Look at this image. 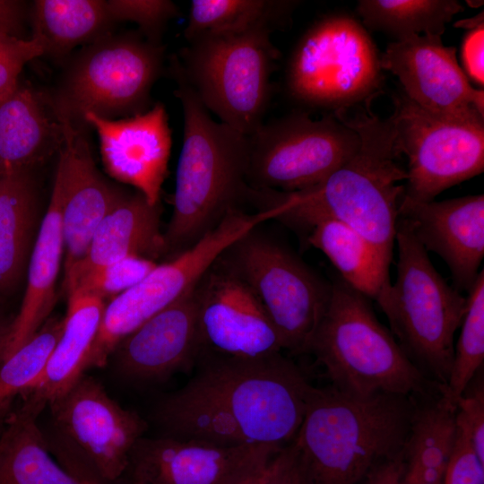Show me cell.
<instances>
[{"instance_id": "6da1fadb", "label": "cell", "mask_w": 484, "mask_h": 484, "mask_svg": "<svg viewBox=\"0 0 484 484\" xmlns=\"http://www.w3.org/2000/svg\"><path fill=\"white\" fill-rule=\"evenodd\" d=\"M187 384L156 408L167 436L219 445L284 448L296 436L314 386L281 353L238 358L201 351Z\"/></svg>"}, {"instance_id": "7a4b0ae2", "label": "cell", "mask_w": 484, "mask_h": 484, "mask_svg": "<svg viewBox=\"0 0 484 484\" xmlns=\"http://www.w3.org/2000/svg\"><path fill=\"white\" fill-rule=\"evenodd\" d=\"M359 134L358 152L319 184L295 192L254 190L247 201L257 209L272 208L276 218L304 229L320 218L340 220L357 230L389 271L406 169L397 159L391 117L382 119L367 108L353 117L341 112Z\"/></svg>"}, {"instance_id": "3957f363", "label": "cell", "mask_w": 484, "mask_h": 484, "mask_svg": "<svg viewBox=\"0 0 484 484\" xmlns=\"http://www.w3.org/2000/svg\"><path fill=\"white\" fill-rule=\"evenodd\" d=\"M411 397L314 387L290 444L305 484H357L403 452L416 405Z\"/></svg>"}, {"instance_id": "277c9868", "label": "cell", "mask_w": 484, "mask_h": 484, "mask_svg": "<svg viewBox=\"0 0 484 484\" xmlns=\"http://www.w3.org/2000/svg\"><path fill=\"white\" fill-rule=\"evenodd\" d=\"M184 117L167 253L188 248L246 200L248 136L215 121L172 60Z\"/></svg>"}, {"instance_id": "5b68a950", "label": "cell", "mask_w": 484, "mask_h": 484, "mask_svg": "<svg viewBox=\"0 0 484 484\" xmlns=\"http://www.w3.org/2000/svg\"><path fill=\"white\" fill-rule=\"evenodd\" d=\"M308 352L324 367L331 385L350 394L411 396L429 390L428 377L378 321L368 298L341 279L331 283Z\"/></svg>"}, {"instance_id": "8992f818", "label": "cell", "mask_w": 484, "mask_h": 484, "mask_svg": "<svg viewBox=\"0 0 484 484\" xmlns=\"http://www.w3.org/2000/svg\"><path fill=\"white\" fill-rule=\"evenodd\" d=\"M397 278L375 298L392 333L411 362L437 385H446L454 359V338L467 297L449 285L432 264L409 224L398 218Z\"/></svg>"}, {"instance_id": "52a82bcc", "label": "cell", "mask_w": 484, "mask_h": 484, "mask_svg": "<svg viewBox=\"0 0 484 484\" xmlns=\"http://www.w3.org/2000/svg\"><path fill=\"white\" fill-rule=\"evenodd\" d=\"M272 30L199 35L173 59L206 109L246 136L264 123L269 103L279 56Z\"/></svg>"}, {"instance_id": "ba28073f", "label": "cell", "mask_w": 484, "mask_h": 484, "mask_svg": "<svg viewBox=\"0 0 484 484\" xmlns=\"http://www.w3.org/2000/svg\"><path fill=\"white\" fill-rule=\"evenodd\" d=\"M43 430L59 465L82 482L116 484L128 471L132 452L146 422L123 408L93 377L83 374L51 401Z\"/></svg>"}, {"instance_id": "9c48e42d", "label": "cell", "mask_w": 484, "mask_h": 484, "mask_svg": "<svg viewBox=\"0 0 484 484\" xmlns=\"http://www.w3.org/2000/svg\"><path fill=\"white\" fill-rule=\"evenodd\" d=\"M380 56L354 17L333 14L312 25L297 43L286 71V85L298 101L346 112L371 103L382 84Z\"/></svg>"}, {"instance_id": "30bf717a", "label": "cell", "mask_w": 484, "mask_h": 484, "mask_svg": "<svg viewBox=\"0 0 484 484\" xmlns=\"http://www.w3.org/2000/svg\"><path fill=\"white\" fill-rule=\"evenodd\" d=\"M256 228L229 246L219 261L259 299L284 350L293 354L308 352L330 298L331 283Z\"/></svg>"}, {"instance_id": "8fae6325", "label": "cell", "mask_w": 484, "mask_h": 484, "mask_svg": "<svg viewBox=\"0 0 484 484\" xmlns=\"http://www.w3.org/2000/svg\"><path fill=\"white\" fill-rule=\"evenodd\" d=\"M248 141V187L281 192L319 184L349 161L361 144L359 134L340 112L320 119L293 113L263 123Z\"/></svg>"}, {"instance_id": "7c38bea8", "label": "cell", "mask_w": 484, "mask_h": 484, "mask_svg": "<svg viewBox=\"0 0 484 484\" xmlns=\"http://www.w3.org/2000/svg\"><path fill=\"white\" fill-rule=\"evenodd\" d=\"M273 216L270 211H231L222 220L171 260L158 264L141 281L106 304L85 371L104 367L117 345L154 315L191 290L239 238Z\"/></svg>"}, {"instance_id": "4fadbf2b", "label": "cell", "mask_w": 484, "mask_h": 484, "mask_svg": "<svg viewBox=\"0 0 484 484\" xmlns=\"http://www.w3.org/2000/svg\"><path fill=\"white\" fill-rule=\"evenodd\" d=\"M163 56L161 45L136 35L100 37L71 65L50 104L54 114L82 124L86 113L110 118L144 112Z\"/></svg>"}, {"instance_id": "5bb4252c", "label": "cell", "mask_w": 484, "mask_h": 484, "mask_svg": "<svg viewBox=\"0 0 484 484\" xmlns=\"http://www.w3.org/2000/svg\"><path fill=\"white\" fill-rule=\"evenodd\" d=\"M400 155L408 159L403 198L428 202L484 169V117L428 111L403 93L390 116Z\"/></svg>"}, {"instance_id": "9a60e30c", "label": "cell", "mask_w": 484, "mask_h": 484, "mask_svg": "<svg viewBox=\"0 0 484 484\" xmlns=\"http://www.w3.org/2000/svg\"><path fill=\"white\" fill-rule=\"evenodd\" d=\"M194 294L201 351L260 358L284 350L259 299L219 258L195 284Z\"/></svg>"}, {"instance_id": "2e32d148", "label": "cell", "mask_w": 484, "mask_h": 484, "mask_svg": "<svg viewBox=\"0 0 484 484\" xmlns=\"http://www.w3.org/2000/svg\"><path fill=\"white\" fill-rule=\"evenodd\" d=\"M381 69L400 81L403 94L436 114L484 117V91L473 88L456 59V48L441 36L414 35L390 43L380 56Z\"/></svg>"}, {"instance_id": "e0dca14e", "label": "cell", "mask_w": 484, "mask_h": 484, "mask_svg": "<svg viewBox=\"0 0 484 484\" xmlns=\"http://www.w3.org/2000/svg\"><path fill=\"white\" fill-rule=\"evenodd\" d=\"M84 124L93 127L108 173L131 185L151 203H160L171 151V129L162 103L123 119L86 113Z\"/></svg>"}, {"instance_id": "ac0fdd59", "label": "cell", "mask_w": 484, "mask_h": 484, "mask_svg": "<svg viewBox=\"0 0 484 484\" xmlns=\"http://www.w3.org/2000/svg\"><path fill=\"white\" fill-rule=\"evenodd\" d=\"M428 253L447 264L454 287L470 291L484 257V195L415 202L402 197L399 216Z\"/></svg>"}, {"instance_id": "d6986e66", "label": "cell", "mask_w": 484, "mask_h": 484, "mask_svg": "<svg viewBox=\"0 0 484 484\" xmlns=\"http://www.w3.org/2000/svg\"><path fill=\"white\" fill-rule=\"evenodd\" d=\"M56 118L63 134L57 164L63 176L65 277L84 258L97 227L123 192L112 187L98 170L82 124Z\"/></svg>"}, {"instance_id": "ffe728a7", "label": "cell", "mask_w": 484, "mask_h": 484, "mask_svg": "<svg viewBox=\"0 0 484 484\" xmlns=\"http://www.w3.org/2000/svg\"><path fill=\"white\" fill-rule=\"evenodd\" d=\"M194 287L117 345L111 355L121 376L156 382L196 363L201 346Z\"/></svg>"}, {"instance_id": "44dd1931", "label": "cell", "mask_w": 484, "mask_h": 484, "mask_svg": "<svg viewBox=\"0 0 484 484\" xmlns=\"http://www.w3.org/2000/svg\"><path fill=\"white\" fill-rule=\"evenodd\" d=\"M282 449L143 436L132 452L128 471L150 484H224L255 459Z\"/></svg>"}, {"instance_id": "7402d4cb", "label": "cell", "mask_w": 484, "mask_h": 484, "mask_svg": "<svg viewBox=\"0 0 484 484\" xmlns=\"http://www.w3.org/2000/svg\"><path fill=\"white\" fill-rule=\"evenodd\" d=\"M160 203H151L136 191L122 193L97 227L84 258L64 277L67 295L89 272L128 256L155 260L166 254L160 230Z\"/></svg>"}, {"instance_id": "603a6c76", "label": "cell", "mask_w": 484, "mask_h": 484, "mask_svg": "<svg viewBox=\"0 0 484 484\" xmlns=\"http://www.w3.org/2000/svg\"><path fill=\"white\" fill-rule=\"evenodd\" d=\"M62 170L57 164L48 211L30 256L27 287L13 319L4 359L27 342L50 316L56 302V284L63 257L64 236Z\"/></svg>"}, {"instance_id": "cb8c5ba5", "label": "cell", "mask_w": 484, "mask_h": 484, "mask_svg": "<svg viewBox=\"0 0 484 484\" xmlns=\"http://www.w3.org/2000/svg\"><path fill=\"white\" fill-rule=\"evenodd\" d=\"M61 334L22 403L41 413L47 405L70 389L85 374V364L98 333L106 303L95 296L72 292Z\"/></svg>"}, {"instance_id": "d4e9b609", "label": "cell", "mask_w": 484, "mask_h": 484, "mask_svg": "<svg viewBox=\"0 0 484 484\" xmlns=\"http://www.w3.org/2000/svg\"><path fill=\"white\" fill-rule=\"evenodd\" d=\"M63 142L62 126L32 89L18 85L0 100V175L30 172Z\"/></svg>"}, {"instance_id": "484cf974", "label": "cell", "mask_w": 484, "mask_h": 484, "mask_svg": "<svg viewBox=\"0 0 484 484\" xmlns=\"http://www.w3.org/2000/svg\"><path fill=\"white\" fill-rule=\"evenodd\" d=\"M22 403L0 432V484H82L51 454L38 418Z\"/></svg>"}, {"instance_id": "4316f807", "label": "cell", "mask_w": 484, "mask_h": 484, "mask_svg": "<svg viewBox=\"0 0 484 484\" xmlns=\"http://www.w3.org/2000/svg\"><path fill=\"white\" fill-rule=\"evenodd\" d=\"M456 437V406L439 393L435 401L415 405L403 451V477L428 484L443 483Z\"/></svg>"}, {"instance_id": "83f0119b", "label": "cell", "mask_w": 484, "mask_h": 484, "mask_svg": "<svg viewBox=\"0 0 484 484\" xmlns=\"http://www.w3.org/2000/svg\"><path fill=\"white\" fill-rule=\"evenodd\" d=\"M36 216L30 172L0 178V298L19 283L29 257Z\"/></svg>"}, {"instance_id": "f1b7e54d", "label": "cell", "mask_w": 484, "mask_h": 484, "mask_svg": "<svg viewBox=\"0 0 484 484\" xmlns=\"http://www.w3.org/2000/svg\"><path fill=\"white\" fill-rule=\"evenodd\" d=\"M307 242L322 251L341 273V280L368 298H374L390 282L371 245L349 225L330 218L314 220L307 225Z\"/></svg>"}, {"instance_id": "f546056e", "label": "cell", "mask_w": 484, "mask_h": 484, "mask_svg": "<svg viewBox=\"0 0 484 484\" xmlns=\"http://www.w3.org/2000/svg\"><path fill=\"white\" fill-rule=\"evenodd\" d=\"M112 22L103 0H37L31 9L32 36L44 54L62 56L98 39Z\"/></svg>"}, {"instance_id": "4dcf8cb0", "label": "cell", "mask_w": 484, "mask_h": 484, "mask_svg": "<svg viewBox=\"0 0 484 484\" xmlns=\"http://www.w3.org/2000/svg\"><path fill=\"white\" fill-rule=\"evenodd\" d=\"M286 0H193L184 36L187 41L203 34L241 32L266 26L275 28L296 5Z\"/></svg>"}, {"instance_id": "1f68e13d", "label": "cell", "mask_w": 484, "mask_h": 484, "mask_svg": "<svg viewBox=\"0 0 484 484\" xmlns=\"http://www.w3.org/2000/svg\"><path fill=\"white\" fill-rule=\"evenodd\" d=\"M357 9L367 28L395 40L420 34L442 36L445 25L463 11L455 0H360Z\"/></svg>"}, {"instance_id": "d6a6232c", "label": "cell", "mask_w": 484, "mask_h": 484, "mask_svg": "<svg viewBox=\"0 0 484 484\" xmlns=\"http://www.w3.org/2000/svg\"><path fill=\"white\" fill-rule=\"evenodd\" d=\"M64 326V317L50 316L39 331L0 363V432L23 395L41 375Z\"/></svg>"}, {"instance_id": "836d02e7", "label": "cell", "mask_w": 484, "mask_h": 484, "mask_svg": "<svg viewBox=\"0 0 484 484\" xmlns=\"http://www.w3.org/2000/svg\"><path fill=\"white\" fill-rule=\"evenodd\" d=\"M454 346L452 369L446 385L438 393L456 406V402L479 372L484 360V271L468 292L467 307Z\"/></svg>"}, {"instance_id": "e575fe53", "label": "cell", "mask_w": 484, "mask_h": 484, "mask_svg": "<svg viewBox=\"0 0 484 484\" xmlns=\"http://www.w3.org/2000/svg\"><path fill=\"white\" fill-rule=\"evenodd\" d=\"M155 260L142 256H128L112 264L92 270L81 277L66 296L82 292L104 300L124 293L157 265Z\"/></svg>"}, {"instance_id": "d590c367", "label": "cell", "mask_w": 484, "mask_h": 484, "mask_svg": "<svg viewBox=\"0 0 484 484\" xmlns=\"http://www.w3.org/2000/svg\"><path fill=\"white\" fill-rule=\"evenodd\" d=\"M106 6L112 22H135L147 40L156 44L167 22L179 14L169 0H108Z\"/></svg>"}, {"instance_id": "8d00e7d4", "label": "cell", "mask_w": 484, "mask_h": 484, "mask_svg": "<svg viewBox=\"0 0 484 484\" xmlns=\"http://www.w3.org/2000/svg\"><path fill=\"white\" fill-rule=\"evenodd\" d=\"M43 54L35 39L0 32V100L18 85L23 66Z\"/></svg>"}, {"instance_id": "74e56055", "label": "cell", "mask_w": 484, "mask_h": 484, "mask_svg": "<svg viewBox=\"0 0 484 484\" xmlns=\"http://www.w3.org/2000/svg\"><path fill=\"white\" fill-rule=\"evenodd\" d=\"M456 421L468 432L471 445L484 462V385L472 380L456 402Z\"/></svg>"}, {"instance_id": "f35d334b", "label": "cell", "mask_w": 484, "mask_h": 484, "mask_svg": "<svg viewBox=\"0 0 484 484\" xmlns=\"http://www.w3.org/2000/svg\"><path fill=\"white\" fill-rule=\"evenodd\" d=\"M443 484H484V462L476 454L467 430L458 422L455 445Z\"/></svg>"}, {"instance_id": "ab89813d", "label": "cell", "mask_w": 484, "mask_h": 484, "mask_svg": "<svg viewBox=\"0 0 484 484\" xmlns=\"http://www.w3.org/2000/svg\"><path fill=\"white\" fill-rule=\"evenodd\" d=\"M283 449L260 456L239 470L224 484H273L281 463Z\"/></svg>"}, {"instance_id": "60d3db41", "label": "cell", "mask_w": 484, "mask_h": 484, "mask_svg": "<svg viewBox=\"0 0 484 484\" xmlns=\"http://www.w3.org/2000/svg\"><path fill=\"white\" fill-rule=\"evenodd\" d=\"M484 23L472 29L464 37L462 58L467 74L479 84L484 82Z\"/></svg>"}, {"instance_id": "b9f144b4", "label": "cell", "mask_w": 484, "mask_h": 484, "mask_svg": "<svg viewBox=\"0 0 484 484\" xmlns=\"http://www.w3.org/2000/svg\"><path fill=\"white\" fill-rule=\"evenodd\" d=\"M404 471V453L402 452L376 467L367 475L366 484H402Z\"/></svg>"}, {"instance_id": "7bdbcfd3", "label": "cell", "mask_w": 484, "mask_h": 484, "mask_svg": "<svg viewBox=\"0 0 484 484\" xmlns=\"http://www.w3.org/2000/svg\"><path fill=\"white\" fill-rule=\"evenodd\" d=\"M22 2L0 0V32L19 37L24 17Z\"/></svg>"}, {"instance_id": "ee69618b", "label": "cell", "mask_w": 484, "mask_h": 484, "mask_svg": "<svg viewBox=\"0 0 484 484\" xmlns=\"http://www.w3.org/2000/svg\"><path fill=\"white\" fill-rule=\"evenodd\" d=\"M273 484H305L290 445L282 451V460Z\"/></svg>"}, {"instance_id": "f6af8a7d", "label": "cell", "mask_w": 484, "mask_h": 484, "mask_svg": "<svg viewBox=\"0 0 484 484\" xmlns=\"http://www.w3.org/2000/svg\"><path fill=\"white\" fill-rule=\"evenodd\" d=\"M13 320H9L8 317L0 310V345L7 344L12 326Z\"/></svg>"}, {"instance_id": "bcb514c9", "label": "cell", "mask_w": 484, "mask_h": 484, "mask_svg": "<svg viewBox=\"0 0 484 484\" xmlns=\"http://www.w3.org/2000/svg\"><path fill=\"white\" fill-rule=\"evenodd\" d=\"M402 484H428V483H423V482H419V481H415V480L405 479L403 477ZM438 484H443V483H438Z\"/></svg>"}, {"instance_id": "7dc6e473", "label": "cell", "mask_w": 484, "mask_h": 484, "mask_svg": "<svg viewBox=\"0 0 484 484\" xmlns=\"http://www.w3.org/2000/svg\"><path fill=\"white\" fill-rule=\"evenodd\" d=\"M130 484H150L141 479H137V478H132L131 477V481H130Z\"/></svg>"}, {"instance_id": "c3c4849f", "label": "cell", "mask_w": 484, "mask_h": 484, "mask_svg": "<svg viewBox=\"0 0 484 484\" xmlns=\"http://www.w3.org/2000/svg\"><path fill=\"white\" fill-rule=\"evenodd\" d=\"M6 344L0 345V363L4 359Z\"/></svg>"}, {"instance_id": "681fc988", "label": "cell", "mask_w": 484, "mask_h": 484, "mask_svg": "<svg viewBox=\"0 0 484 484\" xmlns=\"http://www.w3.org/2000/svg\"><path fill=\"white\" fill-rule=\"evenodd\" d=\"M82 484H99V483H93V482H82Z\"/></svg>"}, {"instance_id": "f907efd6", "label": "cell", "mask_w": 484, "mask_h": 484, "mask_svg": "<svg viewBox=\"0 0 484 484\" xmlns=\"http://www.w3.org/2000/svg\"><path fill=\"white\" fill-rule=\"evenodd\" d=\"M1 177H2V176L0 175V178H1Z\"/></svg>"}]
</instances>
